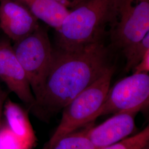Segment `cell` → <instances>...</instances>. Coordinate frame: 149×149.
<instances>
[{"label":"cell","mask_w":149,"mask_h":149,"mask_svg":"<svg viewBox=\"0 0 149 149\" xmlns=\"http://www.w3.org/2000/svg\"><path fill=\"white\" fill-rule=\"evenodd\" d=\"M149 73L133 74L109 88L106 98L92 118L133 109H143L149 104Z\"/></svg>","instance_id":"6"},{"label":"cell","mask_w":149,"mask_h":149,"mask_svg":"<svg viewBox=\"0 0 149 149\" xmlns=\"http://www.w3.org/2000/svg\"><path fill=\"white\" fill-rule=\"evenodd\" d=\"M0 79L12 92L33 109L36 98L27 75L10 43L0 41Z\"/></svg>","instance_id":"7"},{"label":"cell","mask_w":149,"mask_h":149,"mask_svg":"<svg viewBox=\"0 0 149 149\" xmlns=\"http://www.w3.org/2000/svg\"><path fill=\"white\" fill-rule=\"evenodd\" d=\"M2 114L5 118L6 124L11 131L23 141L34 147L37 138L27 111L8 99L3 103Z\"/></svg>","instance_id":"10"},{"label":"cell","mask_w":149,"mask_h":149,"mask_svg":"<svg viewBox=\"0 0 149 149\" xmlns=\"http://www.w3.org/2000/svg\"><path fill=\"white\" fill-rule=\"evenodd\" d=\"M112 49L104 41L74 49L53 48L43 94L32 110L45 119L62 111L80 92L114 66Z\"/></svg>","instance_id":"1"},{"label":"cell","mask_w":149,"mask_h":149,"mask_svg":"<svg viewBox=\"0 0 149 149\" xmlns=\"http://www.w3.org/2000/svg\"><path fill=\"white\" fill-rule=\"evenodd\" d=\"M141 109L116 113L99 125L85 129L86 136L96 149H101L127 138L135 129V117Z\"/></svg>","instance_id":"8"},{"label":"cell","mask_w":149,"mask_h":149,"mask_svg":"<svg viewBox=\"0 0 149 149\" xmlns=\"http://www.w3.org/2000/svg\"><path fill=\"white\" fill-rule=\"evenodd\" d=\"M38 19L58 30L70 10L55 0H18Z\"/></svg>","instance_id":"11"},{"label":"cell","mask_w":149,"mask_h":149,"mask_svg":"<svg viewBox=\"0 0 149 149\" xmlns=\"http://www.w3.org/2000/svg\"><path fill=\"white\" fill-rule=\"evenodd\" d=\"M149 143V127L146 128L133 136L127 138L116 144L101 149H141Z\"/></svg>","instance_id":"13"},{"label":"cell","mask_w":149,"mask_h":149,"mask_svg":"<svg viewBox=\"0 0 149 149\" xmlns=\"http://www.w3.org/2000/svg\"><path fill=\"white\" fill-rule=\"evenodd\" d=\"M2 107H0V127L2 123Z\"/></svg>","instance_id":"19"},{"label":"cell","mask_w":149,"mask_h":149,"mask_svg":"<svg viewBox=\"0 0 149 149\" xmlns=\"http://www.w3.org/2000/svg\"><path fill=\"white\" fill-rule=\"evenodd\" d=\"M33 148L13 133L6 123H2L0 127V149H33Z\"/></svg>","instance_id":"14"},{"label":"cell","mask_w":149,"mask_h":149,"mask_svg":"<svg viewBox=\"0 0 149 149\" xmlns=\"http://www.w3.org/2000/svg\"><path fill=\"white\" fill-rule=\"evenodd\" d=\"M5 101V99H4V96L0 95V106L3 104Z\"/></svg>","instance_id":"18"},{"label":"cell","mask_w":149,"mask_h":149,"mask_svg":"<svg viewBox=\"0 0 149 149\" xmlns=\"http://www.w3.org/2000/svg\"><path fill=\"white\" fill-rule=\"evenodd\" d=\"M149 32V0H119L109 37L113 49L138 43Z\"/></svg>","instance_id":"5"},{"label":"cell","mask_w":149,"mask_h":149,"mask_svg":"<svg viewBox=\"0 0 149 149\" xmlns=\"http://www.w3.org/2000/svg\"><path fill=\"white\" fill-rule=\"evenodd\" d=\"M149 50V32L138 43L133 44L122 50L126 58V65L124 70L129 72L134 69L144 57Z\"/></svg>","instance_id":"12"},{"label":"cell","mask_w":149,"mask_h":149,"mask_svg":"<svg viewBox=\"0 0 149 149\" xmlns=\"http://www.w3.org/2000/svg\"><path fill=\"white\" fill-rule=\"evenodd\" d=\"M114 72L113 66L64 107L59 125L42 149H53L60 139L92 122L94 115L105 101Z\"/></svg>","instance_id":"3"},{"label":"cell","mask_w":149,"mask_h":149,"mask_svg":"<svg viewBox=\"0 0 149 149\" xmlns=\"http://www.w3.org/2000/svg\"><path fill=\"white\" fill-rule=\"evenodd\" d=\"M133 70V74L149 73V50L146 52L142 60L134 68Z\"/></svg>","instance_id":"15"},{"label":"cell","mask_w":149,"mask_h":149,"mask_svg":"<svg viewBox=\"0 0 149 149\" xmlns=\"http://www.w3.org/2000/svg\"><path fill=\"white\" fill-rule=\"evenodd\" d=\"M119 0H84L70 10L56 30V47L74 49L104 41Z\"/></svg>","instance_id":"2"},{"label":"cell","mask_w":149,"mask_h":149,"mask_svg":"<svg viewBox=\"0 0 149 149\" xmlns=\"http://www.w3.org/2000/svg\"><path fill=\"white\" fill-rule=\"evenodd\" d=\"M53 149H74V148L66 142L60 141L56 144Z\"/></svg>","instance_id":"17"},{"label":"cell","mask_w":149,"mask_h":149,"mask_svg":"<svg viewBox=\"0 0 149 149\" xmlns=\"http://www.w3.org/2000/svg\"><path fill=\"white\" fill-rule=\"evenodd\" d=\"M12 48L26 74L36 103L43 94L52 61L53 48L48 32L39 26L31 34L15 42Z\"/></svg>","instance_id":"4"},{"label":"cell","mask_w":149,"mask_h":149,"mask_svg":"<svg viewBox=\"0 0 149 149\" xmlns=\"http://www.w3.org/2000/svg\"><path fill=\"white\" fill-rule=\"evenodd\" d=\"M37 18L18 0H0V27L15 42L34 32Z\"/></svg>","instance_id":"9"},{"label":"cell","mask_w":149,"mask_h":149,"mask_svg":"<svg viewBox=\"0 0 149 149\" xmlns=\"http://www.w3.org/2000/svg\"><path fill=\"white\" fill-rule=\"evenodd\" d=\"M60 4L67 8L69 10L74 8L76 6L78 5L84 0H55Z\"/></svg>","instance_id":"16"},{"label":"cell","mask_w":149,"mask_h":149,"mask_svg":"<svg viewBox=\"0 0 149 149\" xmlns=\"http://www.w3.org/2000/svg\"><path fill=\"white\" fill-rule=\"evenodd\" d=\"M141 149H149V144L146 145L145 146H144V148H143Z\"/></svg>","instance_id":"20"}]
</instances>
